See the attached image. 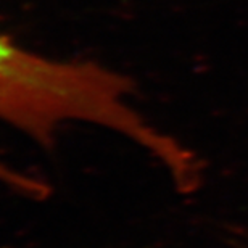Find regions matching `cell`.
Here are the masks:
<instances>
[{
    "mask_svg": "<svg viewBox=\"0 0 248 248\" xmlns=\"http://www.w3.org/2000/svg\"><path fill=\"white\" fill-rule=\"evenodd\" d=\"M131 82L89 62H60L0 36V120L42 143L68 123L115 131L158 158L181 190L200 181L197 158L156 131L127 102Z\"/></svg>",
    "mask_w": 248,
    "mask_h": 248,
    "instance_id": "cell-1",
    "label": "cell"
},
{
    "mask_svg": "<svg viewBox=\"0 0 248 248\" xmlns=\"http://www.w3.org/2000/svg\"><path fill=\"white\" fill-rule=\"evenodd\" d=\"M0 182L8 187L15 188L19 193H24L28 197H44L46 195L47 187L42 181L36 179L32 176L24 174L21 171H16L13 168H8L7 165L0 163Z\"/></svg>",
    "mask_w": 248,
    "mask_h": 248,
    "instance_id": "cell-2",
    "label": "cell"
}]
</instances>
